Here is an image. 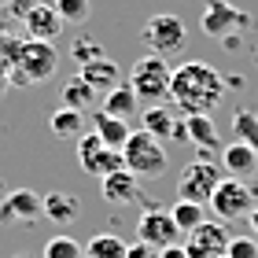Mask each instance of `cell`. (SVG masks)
<instances>
[{"label":"cell","mask_w":258,"mask_h":258,"mask_svg":"<svg viewBox=\"0 0 258 258\" xmlns=\"http://www.w3.org/2000/svg\"><path fill=\"white\" fill-rule=\"evenodd\" d=\"M218 184H221V166L210 162V159H196V162H188V166L181 170L177 192H181V199H188V203H203L207 207Z\"/></svg>","instance_id":"8"},{"label":"cell","mask_w":258,"mask_h":258,"mask_svg":"<svg viewBox=\"0 0 258 258\" xmlns=\"http://www.w3.org/2000/svg\"><path fill=\"white\" fill-rule=\"evenodd\" d=\"M100 196L107 199L111 207H133V203H140V177H133L125 166L118 170V173H111V177H103L100 181Z\"/></svg>","instance_id":"13"},{"label":"cell","mask_w":258,"mask_h":258,"mask_svg":"<svg viewBox=\"0 0 258 258\" xmlns=\"http://www.w3.org/2000/svg\"><path fill=\"white\" fill-rule=\"evenodd\" d=\"M92 100H96V92H92L81 78H70L67 85H63V107H70V111H85Z\"/></svg>","instance_id":"26"},{"label":"cell","mask_w":258,"mask_h":258,"mask_svg":"<svg viewBox=\"0 0 258 258\" xmlns=\"http://www.w3.org/2000/svg\"><path fill=\"white\" fill-rule=\"evenodd\" d=\"M129 243L122 236H114V232H100V236H92L85 243V258H125Z\"/></svg>","instance_id":"23"},{"label":"cell","mask_w":258,"mask_h":258,"mask_svg":"<svg viewBox=\"0 0 258 258\" xmlns=\"http://www.w3.org/2000/svg\"><path fill=\"white\" fill-rule=\"evenodd\" d=\"M70 55H74V63H78V67H85V63H92V59H103V48H100V44H85V41H78L74 48H70Z\"/></svg>","instance_id":"31"},{"label":"cell","mask_w":258,"mask_h":258,"mask_svg":"<svg viewBox=\"0 0 258 258\" xmlns=\"http://www.w3.org/2000/svg\"><path fill=\"white\" fill-rule=\"evenodd\" d=\"M221 170H225L229 177H236V181H251L254 173H258V155H254L247 144L232 140V144L221 148Z\"/></svg>","instance_id":"16"},{"label":"cell","mask_w":258,"mask_h":258,"mask_svg":"<svg viewBox=\"0 0 258 258\" xmlns=\"http://www.w3.org/2000/svg\"><path fill=\"white\" fill-rule=\"evenodd\" d=\"M44 218V196L33 188H15L0 199V229H22Z\"/></svg>","instance_id":"9"},{"label":"cell","mask_w":258,"mask_h":258,"mask_svg":"<svg viewBox=\"0 0 258 258\" xmlns=\"http://www.w3.org/2000/svg\"><path fill=\"white\" fill-rule=\"evenodd\" d=\"M258 207V192L254 184L236 181V177H221V184L210 196V210L218 214V221H236V218H251V210Z\"/></svg>","instance_id":"4"},{"label":"cell","mask_w":258,"mask_h":258,"mask_svg":"<svg viewBox=\"0 0 258 258\" xmlns=\"http://www.w3.org/2000/svg\"><path fill=\"white\" fill-rule=\"evenodd\" d=\"M44 258H85V243L74 236H52L44 243Z\"/></svg>","instance_id":"27"},{"label":"cell","mask_w":258,"mask_h":258,"mask_svg":"<svg viewBox=\"0 0 258 258\" xmlns=\"http://www.w3.org/2000/svg\"><path fill=\"white\" fill-rule=\"evenodd\" d=\"M100 111H107V114H114V118L129 122V118H137V114H140V100H137V92L129 89V81H122L118 89H111L107 96H103V107Z\"/></svg>","instance_id":"20"},{"label":"cell","mask_w":258,"mask_h":258,"mask_svg":"<svg viewBox=\"0 0 258 258\" xmlns=\"http://www.w3.org/2000/svg\"><path fill=\"white\" fill-rule=\"evenodd\" d=\"M247 221H251V229H254V240H258V207L251 210V218H247Z\"/></svg>","instance_id":"34"},{"label":"cell","mask_w":258,"mask_h":258,"mask_svg":"<svg viewBox=\"0 0 258 258\" xmlns=\"http://www.w3.org/2000/svg\"><path fill=\"white\" fill-rule=\"evenodd\" d=\"M78 78L85 81V85L96 92V96H107L111 89H118V85H122L118 67H114L107 55H103V59H92V63H85V67H78Z\"/></svg>","instance_id":"14"},{"label":"cell","mask_w":258,"mask_h":258,"mask_svg":"<svg viewBox=\"0 0 258 258\" xmlns=\"http://www.w3.org/2000/svg\"><path fill=\"white\" fill-rule=\"evenodd\" d=\"M177 225H173L170 210H144L137 221V243H144L151 251H162V247H173L177 243Z\"/></svg>","instance_id":"11"},{"label":"cell","mask_w":258,"mask_h":258,"mask_svg":"<svg viewBox=\"0 0 258 258\" xmlns=\"http://www.w3.org/2000/svg\"><path fill=\"white\" fill-rule=\"evenodd\" d=\"M15 67H19V74L22 81H48L55 70H59V52H55V44L52 41H22L19 44V52H15Z\"/></svg>","instance_id":"7"},{"label":"cell","mask_w":258,"mask_h":258,"mask_svg":"<svg viewBox=\"0 0 258 258\" xmlns=\"http://www.w3.org/2000/svg\"><path fill=\"white\" fill-rule=\"evenodd\" d=\"M140 37H144V44H148V52H151V55L166 59V55L181 52L184 44H188V30H184V22H181L177 15L162 11V15H151V19L144 22Z\"/></svg>","instance_id":"6"},{"label":"cell","mask_w":258,"mask_h":258,"mask_svg":"<svg viewBox=\"0 0 258 258\" xmlns=\"http://www.w3.org/2000/svg\"><path fill=\"white\" fill-rule=\"evenodd\" d=\"M225 258H258V240L254 236H232L229 247H225Z\"/></svg>","instance_id":"29"},{"label":"cell","mask_w":258,"mask_h":258,"mask_svg":"<svg viewBox=\"0 0 258 258\" xmlns=\"http://www.w3.org/2000/svg\"><path fill=\"white\" fill-rule=\"evenodd\" d=\"M48 129H52V137H59V140H78L81 133H85V114L70 111V107H59L48 118Z\"/></svg>","instance_id":"21"},{"label":"cell","mask_w":258,"mask_h":258,"mask_svg":"<svg viewBox=\"0 0 258 258\" xmlns=\"http://www.w3.org/2000/svg\"><path fill=\"white\" fill-rule=\"evenodd\" d=\"M229 229L225 221H203L196 232H188V243H184V251L188 258H225V247H229Z\"/></svg>","instance_id":"12"},{"label":"cell","mask_w":258,"mask_h":258,"mask_svg":"<svg viewBox=\"0 0 258 258\" xmlns=\"http://www.w3.org/2000/svg\"><path fill=\"white\" fill-rule=\"evenodd\" d=\"M170 100L184 118L188 114H214L221 107V100H225V81H221L218 67H210L203 59H188L181 67H173Z\"/></svg>","instance_id":"1"},{"label":"cell","mask_w":258,"mask_h":258,"mask_svg":"<svg viewBox=\"0 0 258 258\" xmlns=\"http://www.w3.org/2000/svg\"><path fill=\"white\" fill-rule=\"evenodd\" d=\"M170 78H173V67L159 55H140L129 70V89L137 92L140 107H155V103H166L170 100Z\"/></svg>","instance_id":"2"},{"label":"cell","mask_w":258,"mask_h":258,"mask_svg":"<svg viewBox=\"0 0 258 258\" xmlns=\"http://www.w3.org/2000/svg\"><path fill=\"white\" fill-rule=\"evenodd\" d=\"M125 258H159V251H151V247H144V243H129V251H125Z\"/></svg>","instance_id":"32"},{"label":"cell","mask_w":258,"mask_h":258,"mask_svg":"<svg viewBox=\"0 0 258 258\" xmlns=\"http://www.w3.org/2000/svg\"><path fill=\"white\" fill-rule=\"evenodd\" d=\"M184 140L196 144L203 159L214 155V151H221V137H218L214 118H210V114H188V118H184Z\"/></svg>","instance_id":"15"},{"label":"cell","mask_w":258,"mask_h":258,"mask_svg":"<svg viewBox=\"0 0 258 258\" xmlns=\"http://www.w3.org/2000/svg\"><path fill=\"white\" fill-rule=\"evenodd\" d=\"M92 133L103 140V148L122 151V148H125V140L133 137V129H129V122L114 118V114H107V111H96V114H92Z\"/></svg>","instance_id":"18"},{"label":"cell","mask_w":258,"mask_h":258,"mask_svg":"<svg viewBox=\"0 0 258 258\" xmlns=\"http://www.w3.org/2000/svg\"><path fill=\"white\" fill-rule=\"evenodd\" d=\"M122 166H125V162H122V151H111V148H100L92 159L81 162V170L92 173V177H100V181H103V177H111V173H118Z\"/></svg>","instance_id":"24"},{"label":"cell","mask_w":258,"mask_h":258,"mask_svg":"<svg viewBox=\"0 0 258 258\" xmlns=\"http://www.w3.org/2000/svg\"><path fill=\"white\" fill-rule=\"evenodd\" d=\"M67 22L59 19V11H55L52 4H33L26 11V30H30V37L33 41H55L63 33Z\"/></svg>","instance_id":"17"},{"label":"cell","mask_w":258,"mask_h":258,"mask_svg":"<svg viewBox=\"0 0 258 258\" xmlns=\"http://www.w3.org/2000/svg\"><path fill=\"white\" fill-rule=\"evenodd\" d=\"M15 258H30V254H15Z\"/></svg>","instance_id":"35"},{"label":"cell","mask_w":258,"mask_h":258,"mask_svg":"<svg viewBox=\"0 0 258 258\" xmlns=\"http://www.w3.org/2000/svg\"><path fill=\"white\" fill-rule=\"evenodd\" d=\"M52 8L59 11L63 22H74V26H78V22H89V15H92V4H89V0H55Z\"/></svg>","instance_id":"28"},{"label":"cell","mask_w":258,"mask_h":258,"mask_svg":"<svg viewBox=\"0 0 258 258\" xmlns=\"http://www.w3.org/2000/svg\"><path fill=\"white\" fill-rule=\"evenodd\" d=\"M199 30L214 41H229V37H240V30H251V15L229 0H203Z\"/></svg>","instance_id":"5"},{"label":"cell","mask_w":258,"mask_h":258,"mask_svg":"<svg viewBox=\"0 0 258 258\" xmlns=\"http://www.w3.org/2000/svg\"><path fill=\"white\" fill-rule=\"evenodd\" d=\"M232 129H236V140H240V144H247L254 155H258V114L247 111V107L236 111V114H232Z\"/></svg>","instance_id":"25"},{"label":"cell","mask_w":258,"mask_h":258,"mask_svg":"<svg viewBox=\"0 0 258 258\" xmlns=\"http://www.w3.org/2000/svg\"><path fill=\"white\" fill-rule=\"evenodd\" d=\"M170 218H173V225H177V232H196L199 225L207 221V207L203 203H188V199H177V203L170 207Z\"/></svg>","instance_id":"22"},{"label":"cell","mask_w":258,"mask_h":258,"mask_svg":"<svg viewBox=\"0 0 258 258\" xmlns=\"http://www.w3.org/2000/svg\"><path fill=\"white\" fill-rule=\"evenodd\" d=\"M159 258H188V251H184V243H173V247H162Z\"/></svg>","instance_id":"33"},{"label":"cell","mask_w":258,"mask_h":258,"mask_svg":"<svg viewBox=\"0 0 258 258\" xmlns=\"http://www.w3.org/2000/svg\"><path fill=\"white\" fill-rule=\"evenodd\" d=\"M140 129L151 133L159 144L166 140H184V118L173 103H155V107H140Z\"/></svg>","instance_id":"10"},{"label":"cell","mask_w":258,"mask_h":258,"mask_svg":"<svg viewBox=\"0 0 258 258\" xmlns=\"http://www.w3.org/2000/svg\"><path fill=\"white\" fill-rule=\"evenodd\" d=\"M44 218L55 221V225H74L81 218V199L74 192H52L44 196Z\"/></svg>","instance_id":"19"},{"label":"cell","mask_w":258,"mask_h":258,"mask_svg":"<svg viewBox=\"0 0 258 258\" xmlns=\"http://www.w3.org/2000/svg\"><path fill=\"white\" fill-rule=\"evenodd\" d=\"M122 162H125V170L133 173V177H140V181H159L162 173L170 170L166 148H162L151 133H144V129H133V137L125 140Z\"/></svg>","instance_id":"3"},{"label":"cell","mask_w":258,"mask_h":258,"mask_svg":"<svg viewBox=\"0 0 258 258\" xmlns=\"http://www.w3.org/2000/svg\"><path fill=\"white\" fill-rule=\"evenodd\" d=\"M100 148H103V140H100L96 133H92V129H85V133L78 137V162H85V159H92V155H96Z\"/></svg>","instance_id":"30"}]
</instances>
